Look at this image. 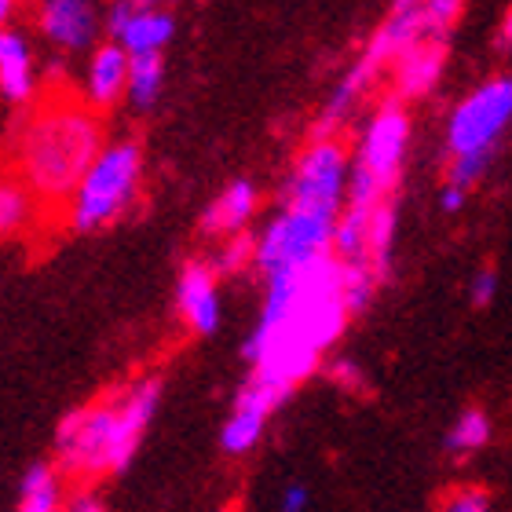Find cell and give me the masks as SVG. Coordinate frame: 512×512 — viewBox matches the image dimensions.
Returning a JSON list of instances; mask_svg holds the SVG:
<instances>
[{
	"label": "cell",
	"mask_w": 512,
	"mask_h": 512,
	"mask_svg": "<svg viewBox=\"0 0 512 512\" xmlns=\"http://www.w3.org/2000/svg\"><path fill=\"white\" fill-rule=\"evenodd\" d=\"M344 289V264L337 256L300 271L264 278V308L246 341L249 381L289 399L297 384L326 366V352L352 322Z\"/></svg>",
	"instance_id": "6da1fadb"
},
{
	"label": "cell",
	"mask_w": 512,
	"mask_h": 512,
	"mask_svg": "<svg viewBox=\"0 0 512 512\" xmlns=\"http://www.w3.org/2000/svg\"><path fill=\"white\" fill-rule=\"evenodd\" d=\"M161 406V377L143 374L74 406L59 421L52 461L77 487L114 476L132 461Z\"/></svg>",
	"instance_id": "7a4b0ae2"
},
{
	"label": "cell",
	"mask_w": 512,
	"mask_h": 512,
	"mask_svg": "<svg viewBox=\"0 0 512 512\" xmlns=\"http://www.w3.org/2000/svg\"><path fill=\"white\" fill-rule=\"evenodd\" d=\"M103 154V125L92 107L52 103L33 110L15 132V180L44 205H63L74 198L77 183Z\"/></svg>",
	"instance_id": "3957f363"
},
{
	"label": "cell",
	"mask_w": 512,
	"mask_h": 512,
	"mask_svg": "<svg viewBox=\"0 0 512 512\" xmlns=\"http://www.w3.org/2000/svg\"><path fill=\"white\" fill-rule=\"evenodd\" d=\"M139 180H143V150L132 139L107 143L96 165L77 183L74 198L66 202V227L77 235H92L103 227L118 224L121 216L136 205Z\"/></svg>",
	"instance_id": "277c9868"
},
{
	"label": "cell",
	"mask_w": 512,
	"mask_h": 512,
	"mask_svg": "<svg viewBox=\"0 0 512 512\" xmlns=\"http://www.w3.org/2000/svg\"><path fill=\"white\" fill-rule=\"evenodd\" d=\"M337 220L341 216L304 213V209L278 205V213L256 235L253 267L264 278H275L319 264V260H330L333 242H337Z\"/></svg>",
	"instance_id": "5b68a950"
},
{
	"label": "cell",
	"mask_w": 512,
	"mask_h": 512,
	"mask_svg": "<svg viewBox=\"0 0 512 512\" xmlns=\"http://www.w3.org/2000/svg\"><path fill=\"white\" fill-rule=\"evenodd\" d=\"M352 161L355 158L341 139L319 136L293 161L282 187V205L304 209V213L341 216L348 202V183H352Z\"/></svg>",
	"instance_id": "8992f818"
},
{
	"label": "cell",
	"mask_w": 512,
	"mask_h": 512,
	"mask_svg": "<svg viewBox=\"0 0 512 512\" xmlns=\"http://www.w3.org/2000/svg\"><path fill=\"white\" fill-rule=\"evenodd\" d=\"M512 125V77H491L487 85L461 99L450 110L447 150L450 158L465 154H494L502 132Z\"/></svg>",
	"instance_id": "52a82bcc"
},
{
	"label": "cell",
	"mask_w": 512,
	"mask_h": 512,
	"mask_svg": "<svg viewBox=\"0 0 512 512\" xmlns=\"http://www.w3.org/2000/svg\"><path fill=\"white\" fill-rule=\"evenodd\" d=\"M406 143H410V118H406L403 99H384L377 114L366 121L363 143L355 150L352 172L363 180L377 183L384 194L395 191L399 172H403Z\"/></svg>",
	"instance_id": "ba28073f"
},
{
	"label": "cell",
	"mask_w": 512,
	"mask_h": 512,
	"mask_svg": "<svg viewBox=\"0 0 512 512\" xmlns=\"http://www.w3.org/2000/svg\"><path fill=\"white\" fill-rule=\"evenodd\" d=\"M37 33L59 52H96L99 33H107V8L99 0H44L37 4Z\"/></svg>",
	"instance_id": "9c48e42d"
},
{
	"label": "cell",
	"mask_w": 512,
	"mask_h": 512,
	"mask_svg": "<svg viewBox=\"0 0 512 512\" xmlns=\"http://www.w3.org/2000/svg\"><path fill=\"white\" fill-rule=\"evenodd\" d=\"M172 33H176V19L165 4H143V0H110L107 4V37L121 44L132 59L161 55Z\"/></svg>",
	"instance_id": "30bf717a"
},
{
	"label": "cell",
	"mask_w": 512,
	"mask_h": 512,
	"mask_svg": "<svg viewBox=\"0 0 512 512\" xmlns=\"http://www.w3.org/2000/svg\"><path fill=\"white\" fill-rule=\"evenodd\" d=\"M176 315L183 330L194 337H213L224 322V304H220V271L213 260H191L183 264L176 278Z\"/></svg>",
	"instance_id": "8fae6325"
},
{
	"label": "cell",
	"mask_w": 512,
	"mask_h": 512,
	"mask_svg": "<svg viewBox=\"0 0 512 512\" xmlns=\"http://www.w3.org/2000/svg\"><path fill=\"white\" fill-rule=\"evenodd\" d=\"M282 403H286V399H278L275 392H267L264 384H256L246 377V384L238 388L235 403L227 410L224 425H220V447H224V454L242 458V454L256 450V443H260L267 432V421H271V414H275Z\"/></svg>",
	"instance_id": "7c38bea8"
},
{
	"label": "cell",
	"mask_w": 512,
	"mask_h": 512,
	"mask_svg": "<svg viewBox=\"0 0 512 512\" xmlns=\"http://www.w3.org/2000/svg\"><path fill=\"white\" fill-rule=\"evenodd\" d=\"M128 74H132V55L114 41H103L88 55L85 66V99L92 110H107L128 96Z\"/></svg>",
	"instance_id": "4fadbf2b"
},
{
	"label": "cell",
	"mask_w": 512,
	"mask_h": 512,
	"mask_svg": "<svg viewBox=\"0 0 512 512\" xmlns=\"http://www.w3.org/2000/svg\"><path fill=\"white\" fill-rule=\"evenodd\" d=\"M256 209H260V191H256L253 180H231L224 191L216 194L213 202L205 205L202 213V231L209 238H238L246 235L249 224H253Z\"/></svg>",
	"instance_id": "5bb4252c"
},
{
	"label": "cell",
	"mask_w": 512,
	"mask_h": 512,
	"mask_svg": "<svg viewBox=\"0 0 512 512\" xmlns=\"http://www.w3.org/2000/svg\"><path fill=\"white\" fill-rule=\"evenodd\" d=\"M0 92L8 103H30L37 92V66H33L30 37L15 26L0 30Z\"/></svg>",
	"instance_id": "9a60e30c"
},
{
	"label": "cell",
	"mask_w": 512,
	"mask_h": 512,
	"mask_svg": "<svg viewBox=\"0 0 512 512\" xmlns=\"http://www.w3.org/2000/svg\"><path fill=\"white\" fill-rule=\"evenodd\" d=\"M443 74V41H425L392 66L395 99H417L432 92V85Z\"/></svg>",
	"instance_id": "2e32d148"
},
{
	"label": "cell",
	"mask_w": 512,
	"mask_h": 512,
	"mask_svg": "<svg viewBox=\"0 0 512 512\" xmlns=\"http://www.w3.org/2000/svg\"><path fill=\"white\" fill-rule=\"evenodd\" d=\"M66 476L55 461H33L19 480V509L15 512H63L70 494H66Z\"/></svg>",
	"instance_id": "e0dca14e"
},
{
	"label": "cell",
	"mask_w": 512,
	"mask_h": 512,
	"mask_svg": "<svg viewBox=\"0 0 512 512\" xmlns=\"http://www.w3.org/2000/svg\"><path fill=\"white\" fill-rule=\"evenodd\" d=\"M494 436V421L483 406H465L454 421H450L447 436H443V447L454 458H469V454H480Z\"/></svg>",
	"instance_id": "ac0fdd59"
},
{
	"label": "cell",
	"mask_w": 512,
	"mask_h": 512,
	"mask_svg": "<svg viewBox=\"0 0 512 512\" xmlns=\"http://www.w3.org/2000/svg\"><path fill=\"white\" fill-rule=\"evenodd\" d=\"M161 85H165V55H136L128 74V103L136 110H150L158 103Z\"/></svg>",
	"instance_id": "d6986e66"
},
{
	"label": "cell",
	"mask_w": 512,
	"mask_h": 512,
	"mask_svg": "<svg viewBox=\"0 0 512 512\" xmlns=\"http://www.w3.org/2000/svg\"><path fill=\"white\" fill-rule=\"evenodd\" d=\"M37 205L41 202H37L19 180H8L0 187V231H4V235H19L22 227L33 220Z\"/></svg>",
	"instance_id": "ffe728a7"
},
{
	"label": "cell",
	"mask_w": 512,
	"mask_h": 512,
	"mask_svg": "<svg viewBox=\"0 0 512 512\" xmlns=\"http://www.w3.org/2000/svg\"><path fill=\"white\" fill-rule=\"evenodd\" d=\"M428 512H494V502L476 483H458V487H447L439 494Z\"/></svg>",
	"instance_id": "44dd1931"
},
{
	"label": "cell",
	"mask_w": 512,
	"mask_h": 512,
	"mask_svg": "<svg viewBox=\"0 0 512 512\" xmlns=\"http://www.w3.org/2000/svg\"><path fill=\"white\" fill-rule=\"evenodd\" d=\"M253 256H256V238H249V235L227 238V242H220V249H216L213 267L220 275H235V271H242L246 264H253Z\"/></svg>",
	"instance_id": "7402d4cb"
},
{
	"label": "cell",
	"mask_w": 512,
	"mask_h": 512,
	"mask_svg": "<svg viewBox=\"0 0 512 512\" xmlns=\"http://www.w3.org/2000/svg\"><path fill=\"white\" fill-rule=\"evenodd\" d=\"M494 154H465V158H450L447 165V183L450 187H461V191H472L476 183L487 176Z\"/></svg>",
	"instance_id": "603a6c76"
},
{
	"label": "cell",
	"mask_w": 512,
	"mask_h": 512,
	"mask_svg": "<svg viewBox=\"0 0 512 512\" xmlns=\"http://www.w3.org/2000/svg\"><path fill=\"white\" fill-rule=\"evenodd\" d=\"M494 297H498V275H494V267H480L469 278V304L472 308H487V304H494Z\"/></svg>",
	"instance_id": "cb8c5ba5"
},
{
	"label": "cell",
	"mask_w": 512,
	"mask_h": 512,
	"mask_svg": "<svg viewBox=\"0 0 512 512\" xmlns=\"http://www.w3.org/2000/svg\"><path fill=\"white\" fill-rule=\"evenodd\" d=\"M322 370H326V377H330L333 384H341L344 392H363L366 377H363V370L352 363V359H330Z\"/></svg>",
	"instance_id": "d4e9b609"
},
{
	"label": "cell",
	"mask_w": 512,
	"mask_h": 512,
	"mask_svg": "<svg viewBox=\"0 0 512 512\" xmlns=\"http://www.w3.org/2000/svg\"><path fill=\"white\" fill-rule=\"evenodd\" d=\"M311 491L304 483H286L282 494H278V512H308Z\"/></svg>",
	"instance_id": "484cf974"
},
{
	"label": "cell",
	"mask_w": 512,
	"mask_h": 512,
	"mask_svg": "<svg viewBox=\"0 0 512 512\" xmlns=\"http://www.w3.org/2000/svg\"><path fill=\"white\" fill-rule=\"evenodd\" d=\"M465 202H469V191L443 183V191H439V205H443V213H461V209H465Z\"/></svg>",
	"instance_id": "4316f807"
},
{
	"label": "cell",
	"mask_w": 512,
	"mask_h": 512,
	"mask_svg": "<svg viewBox=\"0 0 512 512\" xmlns=\"http://www.w3.org/2000/svg\"><path fill=\"white\" fill-rule=\"evenodd\" d=\"M11 8H15V0H0V19H4V26H8V15Z\"/></svg>",
	"instance_id": "83f0119b"
},
{
	"label": "cell",
	"mask_w": 512,
	"mask_h": 512,
	"mask_svg": "<svg viewBox=\"0 0 512 512\" xmlns=\"http://www.w3.org/2000/svg\"><path fill=\"white\" fill-rule=\"evenodd\" d=\"M417 4H425V0H395L392 8H417Z\"/></svg>",
	"instance_id": "f1b7e54d"
},
{
	"label": "cell",
	"mask_w": 512,
	"mask_h": 512,
	"mask_svg": "<svg viewBox=\"0 0 512 512\" xmlns=\"http://www.w3.org/2000/svg\"><path fill=\"white\" fill-rule=\"evenodd\" d=\"M505 41H512V11H509V15H505Z\"/></svg>",
	"instance_id": "f546056e"
},
{
	"label": "cell",
	"mask_w": 512,
	"mask_h": 512,
	"mask_svg": "<svg viewBox=\"0 0 512 512\" xmlns=\"http://www.w3.org/2000/svg\"><path fill=\"white\" fill-rule=\"evenodd\" d=\"M143 4H161V0H143Z\"/></svg>",
	"instance_id": "4dcf8cb0"
},
{
	"label": "cell",
	"mask_w": 512,
	"mask_h": 512,
	"mask_svg": "<svg viewBox=\"0 0 512 512\" xmlns=\"http://www.w3.org/2000/svg\"><path fill=\"white\" fill-rule=\"evenodd\" d=\"M37 4H44V0H37Z\"/></svg>",
	"instance_id": "1f68e13d"
},
{
	"label": "cell",
	"mask_w": 512,
	"mask_h": 512,
	"mask_svg": "<svg viewBox=\"0 0 512 512\" xmlns=\"http://www.w3.org/2000/svg\"><path fill=\"white\" fill-rule=\"evenodd\" d=\"M161 4H165V0H161Z\"/></svg>",
	"instance_id": "d6a6232c"
},
{
	"label": "cell",
	"mask_w": 512,
	"mask_h": 512,
	"mask_svg": "<svg viewBox=\"0 0 512 512\" xmlns=\"http://www.w3.org/2000/svg\"><path fill=\"white\" fill-rule=\"evenodd\" d=\"M231 512H235V509H231Z\"/></svg>",
	"instance_id": "836d02e7"
}]
</instances>
